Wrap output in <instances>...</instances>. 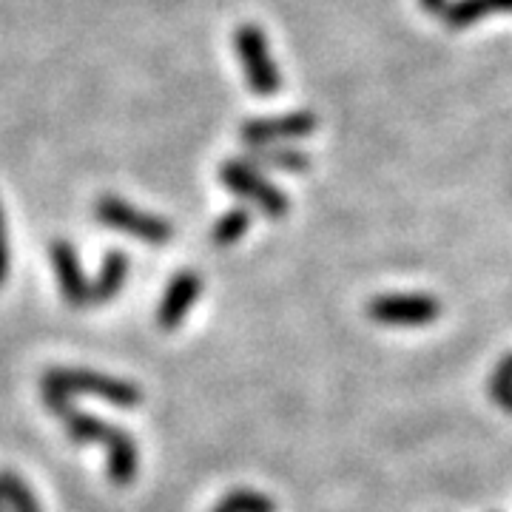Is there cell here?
<instances>
[{
	"instance_id": "cell-16",
	"label": "cell",
	"mask_w": 512,
	"mask_h": 512,
	"mask_svg": "<svg viewBox=\"0 0 512 512\" xmlns=\"http://www.w3.org/2000/svg\"><path fill=\"white\" fill-rule=\"evenodd\" d=\"M493 402L512 416V353H507L498 365H495L493 376H490V384H487Z\"/></svg>"
},
{
	"instance_id": "cell-7",
	"label": "cell",
	"mask_w": 512,
	"mask_h": 512,
	"mask_svg": "<svg viewBox=\"0 0 512 512\" xmlns=\"http://www.w3.org/2000/svg\"><path fill=\"white\" fill-rule=\"evenodd\" d=\"M319 126L313 111H291L279 117H262V120H248L239 128V137L251 148L262 146H285L288 140H302L313 134Z\"/></svg>"
},
{
	"instance_id": "cell-3",
	"label": "cell",
	"mask_w": 512,
	"mask_h": 512,
	"mask_svg": "<svg viewBox=\"0 0 512 512\" xmlns=\"http://www.w3.org/2000/svg\"><path fill=\"white\" fill-rule=\"evenodd\" d=\"M234 49H237L239 60L245 66V77H248V86L256 97H274L282 86V77L276 69L271 49H268V37L265 32L254 26V23H245L234 32Z\"/></svg>"
},
{
	"instance_id": "cell-10",
	"label": "cell",
	"mask_w": 512,
	"mask_h": 512,
	"mask_svg": "<svg viewBox=\"0 0 512 512\" xmlns=\"http://www.w3.org/2000/svg\"><path fill=\"white\" fill-rule=\"evenodd\" d=\"M128 268H131V262L123 251H109L103 256L100 271L94 276V282H89V302H111L126 285Z\"/></svg>"
},
{
	"instance_id": "cell-2",
	"label": "cell",
	"mask_w": 512,
	"mask_h": 512,
	"mask_svg": "<svg viewBox=\"0 0 512 512\" xmlns=\"http://www.w3.org/2000/svg\"><path fill=\"white\" fill-rule=\"evenodd\" d=\"M43 390L69 396H94V399H106L117 407H137L143 402V390L134 382L126 379H114L106 373H94V370H69V367H57L43 376Z\"/></svg>"
},
{
	"instance_id": "cell-12",
	"label": "cell",
	"mask_w": 512,
	"mask_h": 512,
	"mask_svg": "<svg viewBox=\"0 0 512 512\" xmlns=\"http://www.w3.org/2000/svg\"><path fill=\"white\" fill-rule=\"evenodd\" d=\"M245 160L254 168H276V171H308L311 168V157L299 148H251V154Z\"/></svg>"
},
{
	"instance_id": "cell-11",
	"label": "cell",
	"mask_w": 512,
	"mask_h": 512,
	"mask_svg": "<svg viewBox=\"0 0 512 512\" xmlns=\"http://www.w3.org/2000/svg\"><path fill=\"white\" fill-rule=\"evenodd\" d=\"M501 12H512V0H453L444 9V23L450 29H467L487 15H501Z\"/></svg>"
},
{
	"instance_id": "cell-8",
	"label": "cell",
	"mask_w": 512,
	"mask_h": 512,
	"mask_svg": "<svg viewBox=\"0 0 512 512\" xmlns=\"http://www.w3.org/2000/svg\"><path fill=\"white\" fill-rule=\"evenodd\" d=\"M200 291V274H194V271H180V274L174 276V279L168 282V288H165L160 308H157V322H160V328H180V322L185 319V313L191 311V305L197 302Z\"/></svg>"
},
{
	"instance_id": "cell-17",
	"label": "cell",
	"mask_w": 512,
	"mask_h": 512,
	"mask_svg": "<svg viewBox=\"0 0 512 512\" xmlns=\"http://www.w3.org/2000/svg\"><path fill=\"white\" fill-rule=\"evenodd\" d=\"M9 276V239H6V222H3V208H0V285Z\"/></svg>"
},
{
	"instance_id": "cell-14",
	"label": "cell",
	"mask_w": 512,
	"mask_h": 512,
	"mask_svg": "<svg viewBox=\"0 0 512 512\" xmlns=\"http://www.w3.org/2000/svg\"><path fill=\"white\" fill-rule=\"evenodd\" d=\"M248 228H251V211L237 205V208H231L222 220H217L214 231H211V242L220 245V248H228V245H234V242H239V239L245 237Z\"/></svg>"
},
{
	"instance_id": "cell-9",
	"label": "cell",
	"mask_w": 512,
	"mask_h": 512,
	"mask_svg": "<svg viewBox=\"0 0 512 512\" xmlns=\"http://www.w3.org/2000/svg\"><path fill=\"white\" fill-rule=\"evenodd\" d=\"M49 254H52V265H55L57 282H60V291L66 296V302L74 308L86 305L89 302V279L83 274L80 256L74 251L72 242L57 239V242H52Z\"/></svg>"
},
{
	"instance_id": "cell-6",
	"label": "cell",
	"mask_w": 512,
	"mask_h": 512,
	"mask_svg": "<svg viewBox=\"0 0 512 512\" xmlns=\"http://www.w3.org/2000/svg\"><path fill=\"white\" fill-rule=\"evenodd\" d=\"M220 177L231 194H237L242 200H251L254 205H259V211L268 214L271 220L285 217L288 208H291V200L276 185L268 183L254 165L242 163V160H228L220 168Z\"/></svg>"
},
{
	"instance_id": "cell-15",
	"label": "cell",
	"mask_w": 512,
	"mask_h": 512,
	"mask_svg": "<svg viewBox=\"0 0 512 512\" xmlns=\"http://www.w3.org/2000/svg\"><path fill=\"white\" fill-rule=\"evenodd\" d=\"M211 512H276V504L265 493L234 490V493L225 495Z\"/></svg>"
},
{
	"instance_id": "cell-5",
	"label": "cell",
	"mask_w": 512,
	"mask_h": 512,
	"mask_svg": "<svg viewBox=\"0 0 512 512\" xmlns=\"http://www.w3.org/2000/svg\"><path fill=\"white\" fill-rule=\"evenodd\" d=\"M94 217L103 225L114 228V231L140 239V242H148V245H165L168 239L174 237L171 225L163 217L146 214V211L128 205L120 197H100L94 202Z\"/></svg>"
},
{
	"instance_id": "cell-13",
	"label": "cell",
	"mask_w": 512,
	"mask_h": 512,
	"mask_svg": "<svg viewBox=\"0 0 512 512\" xmlns=\"http://www.w3.org/2000/svg\"><path fill=\"white\" fill-rule=\"evenodd\" d=\"M0 501L9 512H43L35 493L26 487V481L9 470H0Z\"/></svg>"
},
{
	"instance_id": "cell-1",
	"label": "cell",
	"mask_w": 512,
	"mask_h": 512,
	"mask_svg": "<svg viewBox=\"0 0 512 512\" xmlns=\"http://www.w3.org/2000/svg\"><path fill=\"white\" fill-rule=\"evenodd\" d=\"M66 424L69 439L77 444H103L109 450V478L117 487H128L137 476V444L126 430L114 427L109 421L97 419L92 413L74 410L72 404L57 413Z\"/></svg>"
},
{
	"instance_id": "cell-18",
	"label": "cell",
	"mask_w": 512,
	"mask_h": 512,
	"mask_svg": "<svg viewBox=\"0 0 512 512\" xmlns=\"http://www.w3.org/2000/svg\"><path fill=\"white\" fill-rule=\"evenodd\" d=\"M421 9L424 12H430V15H444V9H447V0H419Z\"/></svg>"
},
{
	"instance_id": "cell-19",
	"label": "cell",
	"mask_w": 512,
	"mask_h": 512,
	"mask_svg": "<svg viewBox=\"0 0 512 512\" xmlns=\"http://www.w3.org/2000/svg\"><path fill=\"white\" fill-rule=\"evenodd\" d=\"M0 512H6V510H3V501H0Z\"/></svg>"
},
{
	"instance_id": "cell-4",
	"label": "cell",
	"mask_w": 512,
	"mask_h": 512,
	"mask_svg": "<svg viewBox=\"0 0 512 512\" xmlns=\"http://www.w3.org/2000/svg\"><path fill=\"white\" fill-rule=\"evenodd\" d=\"M367 316L384 328H424L441 316V302L430 293H384L367 305Z\"/></svg>"
}]
</instances>
